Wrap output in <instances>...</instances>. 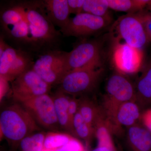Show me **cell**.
Returning a JSON list of instances; mask_svg holds the SVG:
<instances>
[{"instance_id":"obj_11","label":"cell","mask_w":151,"mask_h":151,"mask_svg":"<svg viewBox=\"0 0 151 151\" xmlns=\"http://www.w3.org/2000/svg\"><path fill=\"white\" fill-rule=\"evenodd\" d=\"M105 119L111 131L121 127H129L136 124L140 117V110L137 101L125 102L103 111Z\"/></svg>"},{"instance_id":"obj_14","label":"cell","mask_w":151,"mask_h":151,"mask_svg":"<svg viewBox=\"0 0 151 151\" xmlns=\"http://www.w3.org/2000/svg\"><path fill=\"white\" fill-rule=\"evenodd\" d=\"M43 3L50 20L60 29L64 27L70 19L68 0H47Z\"/></svg>"},{"instance_id":"obj_1","label":"cell","mask_w":151,"mask_h":151,"mask_svg":"<svg viewBox=\"0 0 151 151\" xmlns=\"http://www.w3.org/2000/svg\"><path fill=\"white\" fill-rule=\"evenodd\" d=\"M1 22L9 38L32 51L52 47L59 39L43 1L14 3L1 12Z\"/></svg>"},{"instance_id":"obj_30","label":"cell","mask_w":151,"mask_h":151,"mask_svg":"<svg viewBox=\"0 0 151 151\" xmlns=\"http://www.w3.org/2000/svg\"><path fill=\"white\" fill-rule=\"evenodd\" d=\"M1 100L3 99L8 90L9 81L1 77Z\"/></svg>"},{"instance_id":"obj_6","label":"cell","mask_w":151,"mask_h":151,"mask_svg":"<svg viewBox=\"0 0 151 151\" xmlns=\"http://www.w3.org/2000/svg\"><path fill=\"white\" fill-rule=\"evenodd\" d=\"M101 68H89L68 72L60 83L59 91L68 95H80L96 86L103 72Z\"/></svg>"},{"instance_id":"obj_24","label":"cell","mask_w":151,"mask_h":151,"mask_svg":"<svg viewBox=\"0 0 151 151\" xmlns=\"http://www.w3.org/2000/svg\"><path fill=\"white\" fill-rule=\"evenodd\" d=\"M55 151H86L84 145L74 137L62 147Z\"/></svg>"},{"instance_id":"obj_3","label":"cell","mask_w":151,"mask_h":151,"mask_svg":"<svg viewBox=\"0 0 151 151\" xmlns=\"http://www.w3.org/2000/svg\"><path fill=\"white\" fill-rule=\"evenodd\" d=\"M14 100L29 112L40 127L50 132L59 129L53 98L48 94Z\"/></svg>"},{"instance_id":"obj_9","label":"cell","mask_w":151,"mask_h":151,"mask_svg":"<svg viewBox=\"0 0 151 151\" xmlns=\"http://www.w3.org/2000/svg\"><path fill=\"white\" fill-rule=\"evenodd\" d=\"M50 87L32 68L12 81V97L14 100L48 94Z\"/></svg>"},{"instance_id":"obj_12","label":"cell","mask_w":151,"mask_h":151,"mask_svg":"<svg viewBox=\"0 0 151 151\" xmlns=\"http://www.w3.org/2000/svg\"><path fill=\"white\" fill-rule=\"evenodd\" d=\"M143 55L142 50L134 48L127 44L118 43L113 50V63L122 74H133L140 69Z\"/></svg>"},{"instance_id":"obj_4","label":"cell","mask_w":151,"mask_h":151,"mask_svg":"<svg viewBox=\"0 0 151 151\" xmlns=\"http://www.w3.org/2000/svg\"><path fill=\"white\" fill-rule=\"evenodd\" d=\"M67 52L49 50L34 63L32 68L49 85L60 84L67 73Z\"/></svg>"},{"instance_id":"obj_29","label":"cell","mask_w":151,"mask_h":151,"mask_svg":"<svg viewBox=\"0 0 151 151\" xmlns=\"http://www.w3.org/2000/svg\"><path fill=\"white\" fill-rule=\"evenodd\" d=\"M91 151H117L114 144L111 145H99Z\"/></svg>"},{"instance_id":"obj_20","label":"cell","mask_w":151,"mask_h":151,"mask_svg":"<svg viewBox=\"0 0 151 151\" xmlns=\"http://www.w3.org/2000/svg\"><path fill=\"white\" fill-rule=\"evenodd\" d=\"M74 137L68 133L50 132L46 133L44 143L43 150L55 151L69 142Z\"/></svg>"},{"instance_id":"obj_19","label":"cell","mask_w":151,"mask_h":151,"mask_svg":"<svg viewBox=\"0 0 151 151\" xmlns=\"http://www.w3.org/2000/svg\"><path fill=\"white\" fill-rule=\"evenodd\" d=\"M109 8L128 13H135L140 12L150 1L148 0H107Z\"/></svg>"},{"instance_id":"obj_22","label":"cell","mask_w":151,"mask_h":151,"mask_svg":"<svg viewBox=\"0 0 151 151\" xmlns=\"http://www.w3.org/2000/svg\"><path fill=\"white\" fill-rule=\"evenodd\" d=\"M46 133L37 132L24 138L20 143L21 151H42Z\"/></svg>"},{"instance_id":"obj_16","label":"cell","mask_w":151,"mask_h":151,"mask_svg":"<svg viewBox=\"0 0 151 151\" xmlns=\"http://www.w3.org/2000/svg\"><path fill=\"white\" fill-rule=\"evenodd\" d=\"M55 109L60 128L75 137L68 115L69 97L58 91L53 97Z\"/></svg>"},{"instance_id":"obj_27","label":"cell","mask_w":151,"mask_h":151,"mask_svg":"<svg viewBox=\"0 0 151 151\" xmlns=\"http://www.w3.org/2000/svg\"><path fill=\"white\" fill-rule=\"evenodd\" d=\"M141 11L140 12V13L142 17L144 27L147 35L149 41L150 42L151 41V14L143 12Z\"/></svg>"},{"instance_id":"obj_25","label":"cell","mask_w":151,"mask_h":151,"mask_svg":"<svg viewBox=\"0 0 151 151\" xmlns=\"http://www.w3.org/2000/svg\"><path fill=\"white\" fill-rule=\"evenodd\" d=\"M79 105V99H77L74 97H69V104H68V115H69L70 124H71L73 130V119H74V116H75L76 114L78 112Z\"/></svg>"},{"instance_id":"obj_13","label":"cell","mask_w":151,"mask_h":151,"mask_svg":"<svg viewBox=\"0 0 151 151\" xmlns=\"http://www.w3.org/2000/svg\"><path fill=\"white\" fill-rule=\"evenodd\" d=\"M106 90L105 102L119 105L129 101H137L135 86L122 73L111 76L107 81Z\"/></svg>"},{"instance_id":"obj_7","label":"cell","mask_w":151,"mask_h":151,"mask_svg":"<svg viewBox=\"0 0 151 151\" xmlns=\"http://www.w3.org/2000/svg\"><path fill=\"white\" fill-rule=\"evenodd\" d=\"M101 65L100 45L95 41L81 42L67 52V73L83 68H101Z\"/></svg>"},{"instance_id":"obj_8","label":"cell","mask_w":151,"mask_h":151,"mask_svg":"<svg viewBox=\"0 0 151 151\" xmlns=\"http://www.w3.org/2000/svg\"><path fill=\"white\" fill-rule=\"evenodd\" d=\"M34 63L27 52L7 45L0 55V77L12 81L30 68Z\"/></svg>"},{"instance_id":"obj_5","label":"cell","mask_w":151,"mask_h":151,"mask_svg":"<svg viewBox=\"0 0 151 151\" xmlns=\"http://www.w3.org/2000/svg\"><path fill=\"white\" fill-rule=\"evenodd\" d=\"M117 37L129 46L142 50L150 42L140 13H128L120 17L114 26Z\"/></svg>"},{"instance_id":"obj_17","label":"cell","mask_w":151,"mask_h":151,"mask_svg":"<svg viewBox=\"0 0 151 151\" xmlns=\"http://www.w3.org/2000/svg\"><path fill=\"white\" fill-rule=\"evenodd\" d=\"M78 111L86 123L94 129L98 121L105 116L103 109L86 98L79 99Z\"/></svg>"},{"instance_id":"obj_21","label":"cell","mask_w":151,"mask_h":151,"mask_svg":"<svg viewBox=\"0 0 151 151\" xmlns=\"http://www.w3.org/2000/svg\"><path fill=\"white\" fill-rule=\"evenodd\" d=\"M73 126L75 137L84 140L86 145H89L94 135V129L86 123L78 111L74 116Z\"/></svg>"},{"instance_id":"obj_26","label":"cell","mask_w":151,"mask_h":151,"mask_svg":"<svg viewBox=\"0 0 151 151\" xmlns=\"http://www.w3.org/2000/svg\"><path fill=\"white\" fill-rule=\"evenodd\" d=\"M84 1L85 0H68L70 14L77 15L82 13Z\"/></svg>"},{"instance_id":"obj_23","label":"cell","mask_w":151,"mask_h":151,"mask_svg":"<svg viewBox=\"0 0 151 151\" xmlns=\"http://www.w3.org/2000/svg\"><path fill=\"white\" fill-rule=\"evenodd\" d=\"M109 8L107 0H85L82 12L100 17H108Z\"/></svg>"},{"instance_id":"obj_31","label":"cell","mask_w":151,"mask_h":151,"mask_svg":"<svg viewBox=\"0 0 151 151\" xmlns=\"http://www.w3.org/2000/svg\"><path fill=\"white\" fill-rule=\"evenodd\" d=\"M148 5L149 6V8H150V9L151 10V1H150Z\"/></svg>"},{"instance_id":"obj_18","label":"cell","mask_w":151,"mask_h":151,"mask_svg":"<svg viewBox=\"0 0 151 151\" xmlns=\"http://www.w3.org/2000/svg\"><path fill=\"white\" fill-rule=\"evenodd\" d=\"M135 89L137 102L151 101V61L146 65Z\"/></svg>"},{"instance_id":"obj_15","label":"cell","mask_w":151,"mask_h":151,"mask_svg":"<svg viewBox=\"0 0 151 151\" xmlns=\"http://www.w3.org/2000/svg\"><path fill=\"white\" fill-rule=\"evenodd\" d=\"M128 129L127 142L131 151H151L150 131L137 124Z\"/></svg>"},{"instance_id":"obj_2","label":"cell","mask_w":151,"mask_h":151,"mask_svg":"<svg viewBox=\"0 0 151 151\" xmlns=\"http://www.w3.org/2000/svg\"><path fill=\"white\" fill-rule=\"evenodd\" d=\"M40 127L26 110L16 102L6 107L0 115L1 136L14 148L24 138L39 132Z\"/></svg>"},{"instance_id":"obj_28","label":"cell","mask_w":151,"mask_h":151,"mask_svg":"<svg viewBox=\"0 0 151 151\" xmlns=\"http://www.w3.org/2000/svg\"><path fill=\"white\" fill-rule=\"evenodd\" d=\"M144 125L149 131L151 132V109L146 111L142 117Z\"/></svg>"},{"instance_id":"obj_10","label":"cell","mask_w":151,"mask_h":151,"mask_svg":"<svg viewBox=\"0 0 151 151\" xmlns=\"http://www.w3.org/2000/svg\"><path fill=\"white\" fill-rule=\"evenodd\" d=\"M108 17H100L82 12L70 18L64 27L60 29L65 36L85 37L103 29L108 24Z\"/></svg>"}]
</instances>
